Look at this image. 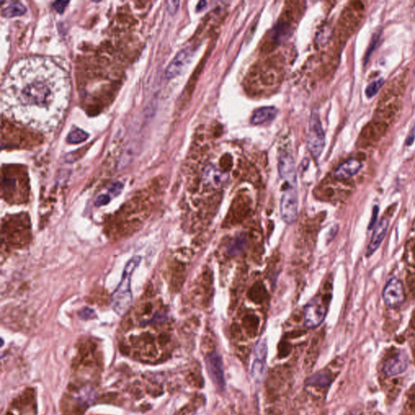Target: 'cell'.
<instances>
[{"instance_id": "obj_24", "label": "cell", "mask_w": 415, "mask_h": 415, "mask_svg": "<svg viewBox=\"0 0 415 415\" xmlns=\"http://www.w3.org/2000/svg\"><path fill=\"white\" fill-rule=\"evenodd\" d=\"M384 79H379V80H375V81L371 82V84H368V86L366 88V96L368 98H372L375 96L379 90H380L381 87L384 84Z\"/></svg>"}, {"instance_id": "obj_8", "label": "cell", "mask_w": 415, "mask_h": 415, "mask_svg": "<svg viewBox=\"0 0 415 415\" xmlns=\"http://www.w3.org/2000/svg\"><path fill=\"white\" fill-rule=\"evenodd\" d=\"M205 362L208 373L212 379L214 384L218 389L224 391L226 388V380L223 359L220 355L214 351L206 356Z\"/></svg>"}, {"instance_id": "obj_27", "label": "cell", "mask_w": 415, "mask_h": 415, "mask_svg": "<svg viewBox=\"0 0 415 415\" xmlns=\"http://www.w3.org/2000/svg\"><path fill=\"white\" fill-rule=\"evenodd\" d=\"M379 38H380V34H375V37L372 38V40H371V45H370L369 49H368V51H367V55H366V57H365V64L367 63V60L369 59L370 57H371V53L373 51L374 47L375 46H376V43H377V41L379 40Z\"/></svg>"}, {"instance_id": "obj_11", "label": "cell", "mask_w": 415, "mask_h": 415, "mask_svg": "<svg viewBox=\"0 0 415 415\" xmlns=\"http://www.w3.org/2000/svg\"><path fill=\"white\" fill-rule=\"evenodd\" d=\"M409 364L407 355L404 352H397L388 358L384 363V373L387 376H396L403 373Z\"/></svg>"}, {"instance_id": "obj_10", "label": "cell", "mask_w": 415, "mask_h": 415, "mask_svg": "<svg viewBox=\"0 0 415 415\" xmlns=\"http://www.w3.org/2000/svg\"><path fill=\"white\" fill-rule=\"evenodd\" d=\"M268 346L265 340H260L255 349V359L252 367V375L254 380L260 383L265 375V361H266Z\"/></svg>"}, {"instance_id": "obj_22", "label": "cell", "mask_w": 415, "mask_h": 415, "mask_svg": "<svg viewBox=\"0 0 415 415\" xmlns=\"http://www.w3.org/2000/svg\"><path fill=\"white\" fill-rule=\"evenodd\" d=\"M246 240L244 236H238L235 238L233 241L230 243L229 244L228 250L229 253L231 255H235V254H239V252L243 251L244 245H245Z\"/></svg>"}, {"instance_id": "obj_3", "label": "cell", "mask_w": 415, "mask_h": 415, "mask_svg": "<svg viewBox=\"0 0 415 415\" xmlns=\"http://www.w3.org/2000/svg\"><path fill=\"white\" fill-rule=\"evenodd\" d=\"M289 367H277L270 371L266 381V393L269 401H274L287 392L291 375Z\"/></svg>"}, {"instance_id": "obj_17", "label": "cell", "mask_w": 415, "mask_h": 415, "mask_svg": "<svg viewBox=\"0 0 415 415\" xmlns=\"http://www.w3.org/2000/svg\"><path fill=\"white\" fill-rule=\"evenodd\" d=\"M277 115V110L273 107H262L254 112L252 123L255 125L265 124L274 120Z\"/></svg>"}, {"instance_id": "obj_5", "label": "cell", "mask_w": 415, "mask_h": 415, "mask_svg": "<svg viewBox=\"0 0 415 415\" xmlns=\"http://www.w3.org/2000/svg\"><path fill=\"white\" fill-rule=\"evenodd\" d=\"M298 196L297 187L285 185L281 198L280 212L282 220L291 224L298 216Z\"/></svg>"}, {"instance_id": "obj_18", "label": "cell", "mask_w": 415, "mask_h": 415, "mask_svg": "<svg viewBox=\"0 0 415 415\" xmlns=\"http://www.w3.org/2000/svg\"><path fill=\"white\" fill-rule=\"evenodd\" d=\"M35 398L34 388H27L25 392L13 401V405L17 408L29 406L34 403Z\"/></svg>"}, {"instance_id": "obj_20", "label": "cell", "mask_w": 415, "mask_h": 415, "mask_svg": "<svg viewBox=\"0 0 415 415\" xmlns=\"http://www.w3.org/2000/svg\"><path fill=\"white\" fill-rule=\"evenodd\" d=\"M203 403H204V399L203 396H196L193 399L191 403H189L182 408L178 412V415H193L195 413V411L197 410L199 405H203Z\"/></svg>"}, {"instance_id": "obj_21", "label": "cell", "mask_w": 415, "mask_h": 415, "mask_svg": "<svg viewBox=\"0 0 415 415\" xmlns=\"http://www.w3.org/2000/svg\"><path fill=\"white\" fill-rule=\"evenodd\" d=\"M405 410L407 415H415V384L407 392Z\"/></svg>"}, {"instance_id": "obj_7", "label": "cell", "mask_w": 415, "mask_h": 415, "mask_svg": "<svg viewBox=\"0 0 415 415\" xmlns=\"http://www.w3.org/2000/svg\"><path fill=\"white\" fill-rule=\"evenodd\" d=\"M303 314L305 325L309 329H314L318 327L325 320L327 314V306L321 297H316L306 304Z\"/></svg>"}, {"instance_id": "obj_4", "label": "cell", "mask_w": 415, "mask_h": 415, "mask_svg": "<svg viewBox=\"0 0 415 415\" xmlns=\"http://www.w3.org/2000/svg\"><path fill=\"white\" fill-rule=\"evenodd\" d=\"M325 145V132L322 128L319 115L317 112H313L309 124L307 148L313 157L316 159H318L323 152Z\"/></svg>"}, {"instance_id": "obj_1", "label": "cell", "mask_w": 415, "mask_h": 415, "mask_svg": "<svg viewBox=\"0 0 415 415\" xmlns=\"http://www.w3.org/2000/svg\"><path fill=\"white\" fill-rule=\"evenodd\" d=\"M67 71L51 58L25 57L13 63L1 87L3 113L42 132L55 130L71 100Z\"/></svg>"}, {"instance_id": "obj_14", "label": "cell", "mask_w": 415, "mask_h": 415, "mask_svg": "<svg viewBox=\"0 0 415 415\" xmlns=\"http://www.w3.org/2000/svg\"><path fill=\"white\" fill-rule=\"evenodd\" d=\"M388 226H389V223H388V219L387 218H382L380 223H378L377 226L375 227V231H374L371 241L367 246V253H366L367 257L373 255L377 251L378 248H380L382 242L385 238L386 234L388 231Z\"/></svg>"}, {"instance_id": "obj_23", "label": "cell", "mask_w": 415, "mask_h": 415, "mask_svg": "<svg viewBox=\"0 0 415 415\" xmlns=\"http://www.w3.org/2000/svg\"><path fill=\"white\" fill-rule=\"evenodd\" d=\"M88 137L86 132L80 129H76L70 132L67 136V141L71 144H79V143L86 141Z\"/></svg>"}, {"instance_id": "obj_9", "label": "cell", "mask_w": 415, "mask_h": 415, "mask_svg": "<svg viewBox=\"0 0 415 415\" xmlns=\"http://www.w3.org/2000/svg\"><path fill=\"white\" fill-rule=\"evenodd\" d=\"M278 172L285 185L297 187V174L294 157L289 153H281L278 159Z\"/></svg>"}, {"instance_id": "obj_2", "label": "cell", "mask_w": 415, "mask_h": 415, "mask_svg": "<svg viewBox=\"0 0 415 415\" xmlns=\"http://www.w3.org/2000/svg\"><path fill=\"white\" fill-rule=\"evenodd\" d=\"M141 257L135 256L132 257L124 268L121 281L116 291L112 294V305L114 310L120 316L126 315L132 302V293L131 289V280L135 269L141 263Z\"/></svg>"}, {"instance_id": "obj_36", "label": "cell", "mask_w": 415, "mask_h": 415, "mask_svg": "<svg viewBox=\"0 0 415 415\" xmlns=\"http://www.w3.org/2000/svg\"><path fill=\"white\" fill-rule=\"evenodd\" d=\"M174 3L175 1H173V2H168V5H174ZM178 7H171V6H168V9L170 11V13H176V11L178 10Z\"/></svg>"}, {"instance_id": "obj_29", "label": "cell", "mask_w": 415, "mask_h": 415, "mask_svg": "<svg viewBox=\"0 0 415 415\" xmlns=\"http://www.w3.org/2000/svg\"><path fill=\"white\" fill-rule=\"evenodd\" d=\"M290 350H291V349L289 347L288 343H282V345H281V347L279 348L278 350L279 358H280V359L285 358V357L289 355Z\"/></svg>"}, {"instance_id": "obj_15", "label": "cell", "mask_w": 415, "mask_h": 415, "mask_svg": "<svg viewBox=\"0 0 415 415\" xmlns=\"http://www.w3.org/2000/svg\"><path fill=\"white\" fill-rule=\"evenodd\" d=\"M203 178L206 185L214 188H219L223 187L225 183H227L229 175L211 165L208 166L203 170Z\"/></svg>"}, {"instance_id": "obj_37", "label": "cell", "mask_w": 415, "mask_h": 415, "mask_svg": "<svg viewBox=\"0 0 415 415\" xmlns=\"http://www.w3.org/2000/svg\"><path fill=\"white\" fill-rule=\"evenodd\" d=\"M5 415H14L13 413H11V412H8Z\"/></svg>"}, {"instance_id": "obj_12", "label": "cell", "mask_w": 415, "mask_h": 415, "mask_svg": "<svg viewBox=\"0 0 415 415\" xmlns=\"http://www.w3.org/2000/svg\"><path fill=\"white\" fill-rule=\"evenodd\" d=\"M192 55L193 51L188 48L184 49L178 53L170 65L168 66L166 71V77L171 79L182 72L191 62Z\"/></svg>"}, {"instance_id": "obj_31", "label": "cell", "mask_w": 415, "mask_h": 415, "mask_svg": "<svg viewBox=\"0 0 415 415\" xmlns=\"http://www.w3.org/2000/svg\"><path fill=\"white\" fill-rule=\"evenodd\" d=\"M68 4V2H63V1H59V2H55L53 5V7L55 8V10L57 12H59V13H63L64 9H65L66 5Z\"/></svg>"}, {"instance_id": "obj_33", "label": "cell", "mask_w": 415, "mask_h": 415, "mask_svg": "<svg viewBox=\"0 0 415 415\" xmlns=\"http://www.w3.org/2000/svg\"><path fill=\"white\" fill-rule=\"evenodd\" d=\"M122 189H123V184L120 183V182H116L115 184L112 185L111 188H110V191L112 193H114L115 195H117L118 193H120Z\"/></svg>"}, {"instance_id": "obj_13", "label": "cell", "mask_w": 415, "mask_h": 415, "mask_svg": "<svg viewBox=\"0 0 415 415\" xmlns=\"http://www.w3.org/2000/svg\"><path fill=\"white\" fill-rule=\"evenodd\" d=\"M334 380V375L330 370L324 369L317 371L312 375L306 381V385L309 388L316 391L326 390L331 385Z\"/></svg>"}, {"instance_id": "obj_6", "label": "cell", "mask_w": 415, "mask_h": 415, "mask_svg": "<svg viewBox=\"0 0 415 415\" xmlns=\"http://www.w3.org/2000/svg\"><path fill=\"white\" fill-rule=\"evenodd\" d=\"M383 299L389 308H398L405 300V287L397 277H392L387 282L383 290Z\"/></svg>"}, {"instance_id": "obj_35", "label": "cell", "mask_w": 415, "mask_h": 415, "mask_svg": "<svg viewBox=\"0 0 415 415\" xmlns=\"http://www.w3.org/2000/svg\"><path fill=\"white\" fill-rule=\"evenodd\" d=\"M120 352L124 355H129V353H130V349L128 346H125V345H121L120 346Z\"/></svg>"}, {"instance_id": "obj_28", "label": "cell", "mask_w": 415, "mask_h": 415, "mask_svg": "<svg viewBox=\"0 0 415 415\" xmlns=\"http://www.w3.org/2000/svg\"><path fill=\"white\" fill-rule=\"evenodd\" d=\"M145 356L150 359H154L157 355V350L156 346L153 344L148 345L147 347L145 349Z\"/></svg>"}, {"instance_id": "obj_34", "label": "cell", "mask_w": 415, "mask_h": 415, "mask_svg": "<svg viewBox=\"0 0 415 415\" xmlns=\"http://www.w3.org/2000/svg\"><path fill=\"white\" fill-rule=\"evenodd\" d=\"M169 340H170V338H169V337H168L166 334H162V335L159 336V338L157 339V342L159 343L160 346H165L167 344Z\"/></svg>"}, {"instance_id": "obj_30", "label": "cell", "mask_w": 415, "mask_h": 415, "mask_svg": "<svg viewBox=\"0 0 415 415\" xmlns=\"http://www.w3.org/2000/svg\"><path fill=\"white\" fill-rule=\"evenodd\" d=\"M110 201H111V196H110V195H101L96 198L95 204L100 207V206L106 205V204H107Z\"/></svg>"}, {"instance_id": "obj_19", "label": "cell", "mask_w": 415, "mask_h": 415, "mask_svg": "<svg viewBox=\"0 0 415 415\" xmlns=\"http://www.w3.org/2000/svg\"><path fill=\"white\" fill-rule=\"evenodd\" d=\"M26 12V7L24 6L23 5H21V3L14 2L12 3L9 6H7L5 9H3L2 14L4 17L11 18V17L24 15Z\"/></svg>"}, {"instance_id": "obj_16", "label": "cell", "mask_w": 415, "mask_h": 415, "mask_svg": "<svg viewBox=\"0 0 415 415\" xmlns=\"http://www.w3.org/2000/svg\"><path fill=\"white\" fill-rule=\"evenodd\" d=\"M363 164L355 158H351L340 165L334 172V176L338 179H347L355 176L360 171Z\"/></svg>"}, {"instance_id": "obj_26", "label": "cell", "mask_w": 415, "mask_h": 415, "mask_svg": "<svg viewBox=\"0 0 415 415\" xmlns=\"http://www.w3.org/2000/svg\"><path fill=\"white\" fill-rule=\"evenodd\" d=\"M118 393L116 392H107L105 394L101 395L99 397L98 400L101 403H114L117 400Z\"/></svg>"}, {"instance_id": "obj_25", "label": "cell", "mask_w": 415, "mask_h": 415, "mask_svg": "<svg viewBox=\"0 0 415 415\" xmlns=\"http://www.w3.org/2000/svg\"><path fill=\"white\" fill-rule=\"evenodd\" d=\"M187 381L190 385L195 388H203V379L197 372H190L187 376Z\"/></svg>"}, {"instance_id": "obj_32", "label": "cell", "mask_w": 415, "mask_h": 415, "mask_svg": "<svg viewBox=\"0 0 415 415\" xmlns=\"http://www.w3.org/2000/svg\"><path fill=\"white\" fill-rule=\"evenodd\" d=\"M378 213H379V207L375 206L373 210V214H372V218H371V223H370L369 227L368 229L371 230L373 228L374 225L376 223V219H377Z\"/></svg>"}]
</instances>
